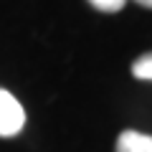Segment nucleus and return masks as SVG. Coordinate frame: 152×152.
Segmentation results:
<instances>
[{
	"mask_svg": "<svg viewBox=\"0 0 152 152\" xmlns=\"http://www.w3.org/2000/svg\"><path fill=\"white\" fill-rule=\"evenodd\" d=\"M26 127V109L15 96L0 89V137H15Z\"/></svg>",
	"mask_w": 152,
	"mask_h": 152,
	"instance_id": "f257e3e1",
	"label": "nucleus"
},
{
	"mask_svg": "<svg viewBox=\"0 0 152 152\" xmlns=\"http://www.w3.org/2000/svg\"><path fill=\"white\" fill-rule=\"evenodd\" d=\"M117 152H152V134L124 129L117 137Z\"/></svg>",
	"mask_w": 152,
	"mask_h": 152,
	"instance_id": "f03ea898",
	"label": "nucleus"
},
{
	"mask_svg": "<svg viewBox=\"0 0 152 152\" xmlns=\"http://www.w3.org/2000/svg\"><path fill=\"white\" fill-rule=\"evenodd\" d=\"M132 74L140 81H152V53H145L132 64Z\"/></svg>",
	"mask_w": 152,
	"mask_h": 152,
	"instance_id": "7ed1b4c3",
	"label": "nucleus"
},
{
	"mask_svg": "<svg viewBox=\"0 0 152 152\" xmlns=\"http://www.w3.org/2000/svg\"><path fill=\"white\" fill-rule=\"evenodd\" d=\"M89 3H91L96 10H102V13H119L127 0H89Z\"/></svg>",
	"mask_w": 152,
	"mask_h": 152,
	"instance_id": "20e7f679",
	"label": "nucleus"
},
{
	"mask_svg": "<svg viewBox=\"0 0 152 152\" xmlns=\"http://www.w3.org/2000/svg\"><path fill=\"white\" fill-rule=\"evenodd\" d=\"M134 3H140L142 8H152V0H134Z\"/></svg>",
	"mask_w": 152,
	"mask_h": 152,
	"instance_id": "39448f33",
	"label": "nucleus"
}]
</instances>
